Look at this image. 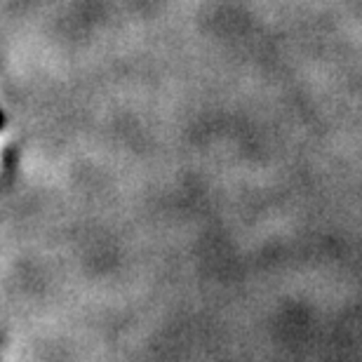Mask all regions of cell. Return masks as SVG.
<instances>
[{
	"instance_id": "cell-1",
	"label": "cell",
	"mask_w": 362,
	"mask_h": 362,
	"mask_svg": "<svg viewBox=\"0 0 362 362\" xmlns=\"http://www.w3.org/2000/svg\"><path fill=\"white\" fill-rule=\"evenodd\" d=\"M0 146H3V139H0Z\"/></svg>"
}]
</instances>
